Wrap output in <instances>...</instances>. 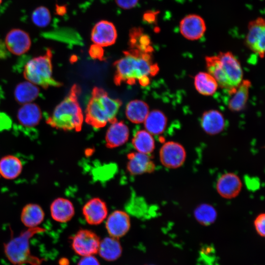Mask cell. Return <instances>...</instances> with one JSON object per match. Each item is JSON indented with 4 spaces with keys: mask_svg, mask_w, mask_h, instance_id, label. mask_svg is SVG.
<instances>
[{
    "mask_svg": "<svg viewBox=\"0 0 265 265\" xmlns=\"http://www.w3.org/2000/svg\"><path fill=\"white\" fill-rule=\"evenodd\" d=\"M7 48L5 43L0 39V58L5 57L7 54Z\"/></svg>",
    "mask_w": 265,
    "mask_h": 265,
    "instance_id": "d590c367",
    "label": "cell"
},
{
    "mask_svg": "<svg viewBox=\"0 0 265 265\" xmlns=\"http://www.w3.org/2000/svg\"><path fill=\"white\" fill-rule=\"evenodd\" d=\"M144 122L147 132L151 134L158 135L165 130L167 118L162 111L153 110L149 112Z\"/></svg>",
    "mask_w": 265,
    "mask_h": 265,
    "instance_id": "484cf974",
    "label": "cell"
},
{
    "mask_svg": "<svg viewBox=\"0 0 265 265\" xmlns=\"http://www.w3.org/2000/svg\"><path fill=\"white\" fill-rule=\"evenodd\" d=\"M45 229L39 227L27 228L17 237L4 244V251L8 260L15 265L30 264L41 265L43 260L31 254L29 240L37 234L44 232Z\"/></svg>",
    "mask_w": 265,
    "mask_h": 265,
    "instance_id": "5b68a950",
    "label": "cell"
},
{
    "mask_svg": "<svg viewBox=\"0 0 265 265\" xmlns=\"http://www.w3.org/2000/svg\"><path fill=\"white\" fill-rule=\"evenodd\" d=\"M201 126L208 134L215 135L221 132L225 128L226 121L220 111L211 109L205 111L201 117Z\"/></svg>",
    "mask_w": 265,
    "mask_h": 265,
    "instance_id": "e0dca14e",
    "label": "cell"
},
{
    "mask_svg": "<svg viewBox=\"0 0 265 265\" xmlns=\"http://www.w3.org/2000/svg\"><path fill=\"white\" fill-rule=\"evenodd\" d=\"M98 253L105 260L114 261L121 256L122 248L118 238L109 236L100 241Z\"/></svg>",
    "mask_w": 265,
    "mask_h": 265,
    "instance_id": "7402d4cb",
    "label": "cell"
},
{
    "mask_svg": "<svg viewBox=\"0 0 265 265\" xmlns=\"http://www.w3.org/2000/svg\"><path fill=\"white\" fill-rule=\"evenodd\" d=\"M117 31L114 25L102 20L97 23L92 29L91 38L95 44L107 47L113 44L116 40Z\"/></svg>",
    "mask_w": 265,
    "mask_h": 265,
    "instance_id": "9a60e30c",
    "label": "cell"
},
{
    "mask_svg": "<svg viewBox=\"0 0 265 265\" xmlns=\"http://www.w3.org/2000/svg\"><path fill=\"white\" fill-rule=\"evenodd\" d=\"M42 118L40 107L35 103L23 105L17 112V119L22 126L31 128L36 126Z\"/></svg>",
    "mask_w": 265,
    "mask_h": 265,
    "instance_id": "ffe728a7",
    "label": "cell"
},
{
    "mask_svg": "<svg viewBox=\"0 0 265 265\" xmlns=\"http://www.w3.org/2000/svg\"><path fill=\"white\" fill-rule=\"evenodd\" d=\"M106 135V146L108 148H114L125 144L129 136L128 127L122 121L111 123Z\"/></svg>",
    "mask_w": 265,
    "mask_h": 265,
    "instance_id": "ac0fdd59",
    "label": "cell"
},
{
    "mask_svg": "<svg viewBox=\"0 0 265 265\" xmlns=\"http://www.w3.org/2000/svg\"><path fill=\"white\" fill-rule=\"evenodd\" d=\"M5 44L8 51L20 55L26 53L30 48L31 40L28 34L19 28L11 29L7 34Z\"/></svg>",
    "mask_w": 265,
    "mask_h": 265,
    "instance_id": "8fae6325",
    "label": "cell"
},
{
    "mask_svg": "<svg viewBox=\"0 0 265 265\" xmlns=\"http://www.w3.org/2000/svg\"><path fill=\"white\" fill-rule=\"evenodd\" d=\"M50 212L54 220L64 223L73 218L75 214V209L73 203L69 200L58 197L51 203Z\"/></svg>",
    "mask_w": 265,
    "mask_h": 265,
    "instance_id": "d6986e66",
    "label": "cell"
},
{
    "mask_svg": "<svg viewBox=\"0 0 265 265\" xmlns=\"http://www.w3.org/2000/svg\"><path fill=\"white\" fill-rule=\"evenodd\" d=\"M117 4L123 9H130L134 7L138 0H115Z\"/></svg>",
    "mask_w": 265,
    "mask_h": 265,
    "instance_id": "e575fe53",
    "label": "cell"
},
{
    "mask_svg": "<svg viewBox=\"0 0 265 265\" xmlns=\"http://www.w3.org/2000/svg\"><path fill=\"white\" fill-rule=\"evenodd\" d=\"M159 159L161 164L168 168L181 167L186 159V151L178 142L168 141L164 143L159 150Z\"/></svg>",
    "mask_w": 265,
    "mask_h": 265,
    "instance_id": "ba28073f",
    "label": "cell"
},
{
    "mask_svg": "<svg viewBox=\"0 0 265 265\" xmlns=\"http://www.w3.org/2000/svg\"><path fill=\"white\" fill-rule=\"evenodd\" d=\"M132 145L138 152L150 155L155 149V140L150 133L145 130L137 131L132 139Z\"/></svg>",
    "mask_w": 265,
    "mask_h": 265,
    "instance_id": "f1b7e54d",
    "label": "cell"
},
{
    "mask_svg": "<svg viewBox=\"0 0 265 265\" xmlns=\"http://www.w3.org/2000/svg\"><path fill=\"white\" fill-rule=\"evenodd\" d=\"M124 56L114 63L115 74L114 81L116 85L123 82L130 84L138 80L143 86L150 82V77L156 75L159 68L153 62L149 52L133 49L124 52Z\"/></svg>",
    "mask_w": 265,
    "mask_h": 265,
    "instance_id": "6da1fadb",
    "label": "cell"
},
{
    "mask_svg": "<svg viewBox=\"0 0 265 265\" xmlns=\"http://www.w3.org/2000/svg\"><path fill=\"white\" fill-rule=\"evenodd\" d=\"M100 241L99 236L92 231L80 229L72 238V247L79 256L93 255L98 253Z\"/></svg>",
    "mask_w": 265,
    "mask_h": 265,
    "instance_id": "52a82bcc",
    "label": "cell"
},
{
    "mask_svg": "<svg viewBox=\"0 0 265 265\" xmlns=\"http://www.w3.org/2000/svg\"><path fill=\"white\" fill-rule=\"evenodd\" d=\"M104 53L102 47L97 44L92 45L89 50V54L94 59H103Z\"/></svg>",
    "mask_w": 265,
    "mask_h": 265,
    "instance_id": "d6a6232c",
    "label": "cell"
},
{
    "mask_svg": "<svg viewBox=\"0 0 265 265\" xmlns=\"http://www.w3.org/2000/svg\"><path fill=\"white\" fill-rule=\"evenodd\" d=\"M106 227L110 237L118 239L129 231L131 227L130 216L124 211H115L108 215Z\"/></svg>",
    "mask_w": 265,
    "mask_h": 265,
    "instance_id": "30bf717a",
    "label": "cell"
},
{
    "mask_svg": "<svg viewBox=\"0 0 265 265\" xmlns=\"http://www.w3.org/2000/svg\"><path fill=\"white\" fill-rule=\"evenodd\" d=\"M45 213L40 206L36 204H28L23 208L21 214L22 223L27 228H34L43 221Z\"/></svg>",
    "mask_w": 265,
    "mask_h": 265,
    "instance_id": "44dd1931",
    "label": "cell"
},
{
    "mask_svg": "<svg viewBox=\"0 0 265 265\" xmlns=\"http://www.w3.org/2000/svg\"><path fill=\"white\" fill-rule=\"evenodd\" d=\"M127 169L133 175L153 172L155 169V164L150 155L140 152H132L127 156Z\"/></svg>",
    "mask_w": 265,
    "mask_h": 265,
    "instance_id": "2e32d148",
    "label": "cell"
},
{
    "mask_svg": "<svg viewBox=\"0 0 265 265\" xmlns=\"http://www.w3.org/2000/svg\"><path fill=\"white\" fill-rule=\"evenodd\" d=\"M23 165L21 160L13 155L5 156L0 159V177L13 180L22 172Z\"/></svg>",
    "mask_w": 265,
    "mask_h": 265,
    "instance_id": "603a6c76",
    "label": "cell"
},
{
    "mask_svg": "<svg viewBox=\"0 0 265 265\" xmlns=\"http://www.w3.org/2000/svg\"><path fill=\"white\" fill-rule=\"evenodd\" d=\"M195 219L204 226L213 224L217 217V212L215 208L208 204H202L198 206L194 211Z\"/></svg>",
    "mask_w": 265,
    "mask_h": 265,
    "instance_id": "f546056e",
    "label": "cell"
},
{
    "mask_svg": "<svg viewBox=\"0 0 265 265\" xmlns=\"http://www.w3.org/2000/svg\"><path fill=\"white\" fill-rule=\"evenodd\" d=\"M2 0H0V4L1 3Z\"/></svg>",
    "mask_w": 265,
    "mask_h": 265,
    "instance_id": "8d00e7d4",
    "label": "cell"
},
{
    "mask_svg": "<svg viewBox=\"0 0 265 265\" xmlns=\"http://www.w3.org/2000/svg\"><path fill=\"white\" fill-rule=\"evenodd\" d=\"M242 182L235 173L228 172L222 175L218 179L216 188L222 197L230 199L237 197L242 188Z\"/></svg>",
    "mask_w": 265,
    "mask_h": 265,
    "instance_id": "5bb4252c",
    "label": "cell"
},
{
    "mask_svg": "<svg viewBox=\"0 0 265 265\" xmlns=\"http://www.w3.org/2000/svg\"><path fill=\"white\" fill-rule=\"evenodd\" d=\"M149 106L144 102L135 100L130 102L126 106V115L128 119L134 123L144 121L149 111Z\"/></svg>",
    "mask_w": 265,
    "mask_h": 265,
    "instance_id": "83f0119b",
    "label": "cell"
},
{
    "mask_svg": "<svg viewBox=\"0 0 265 265\" xmlns=\"http://www.w3.org/2000/svg\"><path fill=\"white\" fill-rule=\"evenodd\" d=\"M52 55V51L48 49L44 55L30 59L24 67L25 78L44 89L50 86H60L61 83L53 77Z\"/></svg>",
    "mask_w": 265,
    "mask_h": 265,
    "instance_id": "8992f818",
    "label": "cell"
},
{
    "mask_svg": "<svg viewBox=\"0 0 265 265\" xmlns=\"http://www.w3.org/2000/svg\"><path fill=\"white\" fill-rule=\"evenodd\" d=\"M208 72L216 80L218 86L232 95L243 78L240 62L230 52L205 58Z\"/></svg>",
    "mask_w": 265,
    "mask_h": 265,
    "instance_id": "7a4b0ae2",
    "label": "cell"
},
{
    "mask_svg": "<svg viewBox=\"0 0 265 265\" xmlns=\"http://www.w3.org/2000/svg\"><path fill=\"white\" fill-rule=\"evenodd\" d=\"M265 214L262 213L257 215L254 221L255 229L258 234L262 237H265Z\"/></svg>",
    "mask_w": 265,
    "mask_h": 265,
    "instance_id": "1f68e13d",
    "label": "cell"
},
{
    "mask_svg": "<svg viewBox=\"0 0 265 265\" xmlns=\"http://www.w3.org/2000/svg\"><path fill=\"white\" fill-rule=\"evenodd\" d=\"M246 45L253 52L263 58L265 53V22L259 18L250 22L246 37Z\"/></svg>",
    "mask_w": 265,
    "mask_h": 265,
    "instance_id": "9c48e42d",
    "label": "cell"
},
{
    "mask_svg": "<svg viewBox=\"0 0 265 265\" xmlns=\"http://www.w3.org/2000/svg\"><path fill=\"white\" fill-rule=\"evenodd\" d=\"M40 90L37 85L28 81L18 83L15 88L14 96L15 100L24 105L32 103L38 96Z\"/></svg>",
    "mask_w": 265,
    "mask_h": 265,
    "instance_id": "d4e9b609",
    "label": "cell"
},
{
    "mask_svg": "<svg viewBox=\"0 0 265 265\" xmlns=\"http://www.w3.org/2000/svg\"><path fill=\"white\" fill-rule=\"evenodd\" d=\"M194 83L198 93L205 96L213 95L218 87L216 80L208 72L198 73L194 77Z\"/></svg>",
    "mask_w": 265,
    "mask_h": 265,
    "instance_id": "4316f807",
    "label": "cell"
},
{
    "mask_svg": "<svg viewBox=\"0 0 265 265\" xmlns=\"http://www.w3.org/2000/svg\"><path fill=\"white\" fill-rule=\"evenodd\" d=\"M107 213L106 203L98 197L88 200L82 208V213L86 221L92 225L102 223L106 218Z\"/></svg>",
    "mask_w": 265,
    "mask_h": 265,
    "instance_id": "7c38bea8",
    "label": "cell"
},
{
    "mask_svg": "<svg viewBox=\"0 0 265 265\" xmlns=\"http://www.w3.org/2000/svg\"><path fill=\"white\" fill-rule=\"evenodd\" d=\"M78 265H100L98 259L93 255L83 256L79 261Z\"/></svg>",
    "mask_w": 265,
    "mask_h": 265,
    "instance_id": "836d02e7",
    "label": "cell"
},
{
    "mask_svg": "<svg viewBox=\"0 0 265 265\" xmlns=\"http://www.w3.org/2000/svg\"><path fill=\"white\" fill-rule=\"evenodd\" d=\"M206 29L203 19L199 15L190 14L185 17L180 22V30L182 35L190 40L201 38Z\"/></svg>",
    "mask_w": 265,
    "mask_h": 265,
    "instance_id": "4fadbf2b",
    "label": "cell"
},
{
    "mask_svg": "<svg viewBox=\"0 0 265 265\" xmlns=\"http://www.w3.org/2000/svg\"><path fill=\"white\" fill-rule=\"evenodd\" d=\"M31 19L37 26L45 27L49 25L51 20L50 12L46 7L39 6L33 11Z\"/></svg>",
    "mask_w": 265,
    "mask_h": 265,
    "instance_id": "4dcf8cb0",
    "label": "cell"
},
{
    "mask_svg": "<svg viewBox=\"0 0 265 265\" xmlns=\"http://www.w3.org/2000/svg\"><path fill=\"white\" fill-rule=\"evenodd\" d=\"M80 88L74 84L67 96L54 109L46 123L53 128L64 131L81 130L83 117L78 101Z\"/></svg>",
    "mask_w": 265,
    "mask_h": 265,
    "instance_id": "3957f363",
    "label": "cell"
},
{
    "mask_svg": "<svg viewBox=\"0 0 265 265\" xmlns=\"http://www.w3.org/2000/svg\"></svg>",
    "mask_w": 265,
    "mask_h": 265,
    "instance_id": "74e56055",
    "label": "cell"
},
{
    "mask_svg": "<svg viewBox=\"0 0 265 265\" xmlns=\"http://www.w3.org/2000/svg\"><path fill=\"white\" fill-rule=\"evenodd\" d=\"M121 105L120 100L110 98L103 89L95 87L86 109L85 121L96 128L111 123L117 120L115 117Z\"/></svg>",
    "mask_w": 265,
    "mask_h": 265,
    "instance_id": "277c9868",
    "label": "cell"
},
{
    "mask_svg": "<svg viewBox=\"0 0 265 265\" xmlns=\"http://www.w3.org/2000/svg\"><path fill=\"white\" fill-rule=\"evenodd\" d=\"M251 86V82L249 80H244L241 81L228 102V106L231 111L238 112L244 108L248 99Z\"/></svg>",
    "mask_w": 265,
    "mask_h": 265,
    "instance_id": "cb8c5ba5",
    "label": "cell"
}]
</instances>
